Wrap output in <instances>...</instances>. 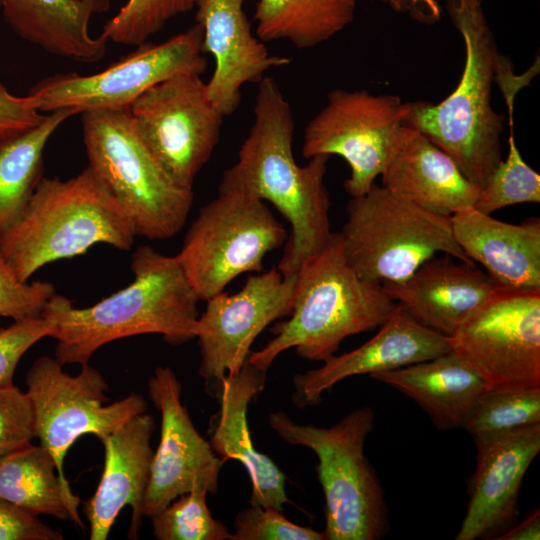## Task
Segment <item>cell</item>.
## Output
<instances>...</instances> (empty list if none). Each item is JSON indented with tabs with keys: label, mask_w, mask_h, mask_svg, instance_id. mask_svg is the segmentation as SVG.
Segmentation results:
<instances>
[{
	"label": "cell",
	"mask_w": 540,
	"mask_h": 540,
	"mask_svg": "<svg viewBox=\"0 0 540 540\" xmlns=\"http://www.w3.org/2000/svg\"><path fill=\"white\" fill-rule=\"evenodd\" d=\"M294 130L291 106L279 84L264 77L258 83L252 126L218 187L270 202L287 220L290 234L277 266L283 276L295 275L334 233L324 180L330 156L317 155L299 165L292 150Z\"/></svg>",
	"instance_id": "6da1fadb"
},
{
	"label": "cell",
	"mask_w": 540,
	"mask_h": 540,
	"mask_svg": "<svg viewBox=\"0 0 540 540\" xmlns=\"http://www.w3.org/2000/svg\"><path fill=\"white\" fill-rule=\"evenodd\" d=\"M133 281L86 308L54 294L42 316L54 322L55 358L62 364L89 363L92 355L114 340L161 334L173 346L196 338L199 317L195 291L175 256L148 245L131 258Z\"/></svg>",
	"instance_id": "7a4b0ae2"
},
{
	"label": "cell",
	"mask_w": 540,
	"mask_h": 540,
	"mask_svg": "<svg viewBox=\"0 0 540 540\" xmlns=\"http://www.w3.org/2000/svg\"><path fill=\"white\" fill-rule=\"evenodd\" d=\"M460 33L465 63L455 90L441 102H406L402 124L418 130L447 153L480 189L503 160L505 116L491 105L492 84L510 66L498 51L484 12V0H445Z\"/></svg>",
	"instance_id": "3957f363"
},
{
	"label": "cell",
	"mask_w": 540,
	"mask_h": 540,
	"mask_svg": "<svg viewBox=\"0 0 540 540\" xmlns=\"http://www.w3.org/2000/svg\"><path fill=\"white\" fill-rule=\"evenodd\" d=\"M396 303L382 284L362 278L348 263L339 232L295 274L289 318L274 325L273 338L247 361L267 372L284 351L326 361L348 336L380 327Z\"/></svg>",
	"instance_id": "277c9868"
},
{
	"label": "cell",
	"mask_w": 540,
	"mask_h": 540,
	"mask_svg": "<svg viewBox=\"0 0 540 540\" xmlns=\"http://www.w3.org/2000/svg\"><path fill=\"white\" fill-rule=\"evenodd\" d=\"M136 236L124 210L86 167L66 180L41 178L22 214L0 235V264L28 281L43 266L99 243L130 250Z\"/></svg>",
	"instance_id": "5b68a950"
},
{
	"label": "cell",
	"mask_w": 540,
	"mask_h": 540,
	"mask_svg": "<svg viewBox=\"0 0 540 540\" xmlns=\"http://www.w3.org/2000/svg\"><path fill=\"white\" fill-rule=\"evenodd\" d=\"M88 166L149 240L175 236L193 203V190L176 182L135 127L129 108L82 113Z\"/></svg>",
	"instance_id": "8992f818"
},
{
	"label": "cell",
	"mask_w": 540,
	"mask_h": 540,
	"mask_svg": "<svg viewBox=\"0 0 540 540\" xmlns=\"http://www.w3.org/2000/svg\"><path fill=\"white\" fill-rule=\"evenodd\" d=\"M374 419L368 406L354 409L327 428L296 423L280 411L268 415L270 428L281 440L307 447L317 456L326 540H377L388 531L384 490L364 454Z\"/></svg>",
	"instance_id": "52a82bcc"
},
{
	"label": "cell",
	"mask_w": 540,
	"mask_h": 540,
	"mask_svg": "<svg viewBox=\"0 0 540 540\" xmlns=\"http://www.w3.org/2000/svg\"><path fill=\"white\" fill-rule=\"evenodd\" d=\"M339 232L348 263L364 279L385 283L406 280L426 260L449 254L472 262L456 243L451 217L434 213L374 183L350 198Z\"/></svg>",
	"instance_id": "ba28073f"
},
{
	"label": "cell",
	"mask_w": 540,
	"mask_h": 540,
	"mask_svg": "<svg viewBox=\"0 0 540 540\" xmlns=\"http://www.w3.org/2000/svg\"><path fill=\"white\" fill-rule=\"evenodd\" d=\"M287 238L265 201L218 190L200 208L175 257L199 300L206 301L241 274L262 272L265 256Z\"/></svg>",
	"instance_id": "9c48e42d"
},
{
	"label": "cell",
	"mask_w": 540,
	"mask_h": 540,
	"mask_svg": "<svg viewBox=\"0 0 540 540\" xmlns=\"http://www.w3.org/2000/svg\"><path fill=\"white\" fill-rule=\"evenodd\" d=\"M203 28L195 23L161 43L144 42L106 69L90 74L60 73L43 78L28 92L40 112L69 109L76 114L122 109L151 87L179 74L202 75Z\"/></svg>",
	"instance_id": "30bf717a"
},
{
	"label": "cell",
	"mask_w": 540,
	"mask_h": 540,
	"mask_svg": "<svg viewBox=\"0 0 540 540\" xmlns=\"http://www.w3.org/2000/svg\"><path fill=\"white\" fill-rule=\"evenodd\" d=\"M26 384L37 438L53 457L64 483H69L63 469L65 455L81 435L101 439L147 408L144 397L136 392L103 405L108 400V385L89 363L81 365L79 374L70 375L55 357L41 356L27 372Z\"/></svg>",
	"instance_id": "8fae6325"
},
{
	"label": "cell",
	"mask_w": 540,
	"mask_h": 540,
	"mask_svg": "<svg viewBox=\"0 0 540 540\" xmlns=\"http://www.w3.org/2000/svg\"><path fill=\"white\" fill-rule=\"evenodd\" d=\"M449 340L489 391L540 386V290L496 287Z\"/></svg>",
	"instance_id": "7c38bea8"
},
{
	"label": "cell",
	"mask_w": 540,
	"mask_h": 540,
	"mask_svg": "<svg viewBox=\"0 0 540 540\" xmlns=\"http://www.w3.org/2000/svg\"><path fill=\"white\" fill-rule=\"evenodd\" d=\"M202 75L184 73L151 87L130 106L140 136L171 177L192 188L220 139L223 116Z\"/></svg>",
	"instance_id": "4fadbf2b"
},
{
	"label": "cell",
	"mask_w": 540,
	"mask_h": 540,
	"mask_svg": "<svg viewBox=\"0 0 540 540\" xmlns=\"http://www.w3.org/2000/svg\"><path fill=\"white\" fill-rule=\"evenodd\" d=\"M405 113L398 95L334 89L307 124L301 154L342 157L350 168L344 189L351 198L361 196L381 175Z\"/></svg>",
	"instance_id": "5bb4252c"
},
{
	"label": "cell",
	"mask_w": 540,
	"mask_h": 540,
	"mask_svg": "<svg viewBox=\"0 0 540 540\" xmlns=\"http://www.w3.org/2000/svg\"><path fill=\"white\" fill-rule=\"evenodd\" d=\"M294 286L295 275L283 276L271 268L250 275L235 293L223 291L206 300L196 324L199 375L206 393L219 398L226 375L241 370L257 336L273 321L290 315Z\"/></svg>",
	"instance_id": "9a60e30c"
},
{
	"label": "cell",
	"mask_w": 540,
	"mask_h": 540,
	"mask_svg": "<svg viewBox=\"0 0 540 540\" xmlns=\"http://www.w3.org/2000/svg\"><path fill=\"white\" fill-rule=\"evenodd\" d=\"M148 394L161 414L160 442L142 503V515L151 517L195 484L216 493L226 459L217 457L194 427L181 401L182 385L171 368L155 369L148 381Z\"/></svg>",
	"instance_id": "2e32d148"
},
{
	"label": "cell",
	"mask_w": 540,
	"mask_h": 540,
	"mask_svg": "<svg viewBox=\"0 0 540 540\" xmlns=\"http://www.w3.org/2000/svg\"><path fill=\"white\" fill-rule=\"evenodd\" d=\"M474 443L476 469L456 540L490 539L511 527L523 478L540 451V423Z\"/></svg>",
	"instance_id": "e0dca14e"
},
{
	"label": "cell",
	"mask_w": 540,
	"mask_h": 540,
	"mask_svg": "<svg viewBox=\"0 0 540 540\" xmlns=\"http://www.w3.org/2000/svg\"><path fill=\"white\" fill-rule=\"evenodd\" d=\"M449 337L413 319L399 304L378 333L360 347L331 356L319 368L293 377L292 401L299 408L317 405L322 393L351 376H370L426 361L451 351Z\"/></svg>",
	"instance_id": "ac0fdd59"
},
{
	"label": "cell",
	"mask_w": 540,
	"mask_h": 540,
	"mask_svg": "<svg viewBox=\"0 0 540 540\" xmlns=\"http://www.w3.org/2000/svg\"><path fill=\"white\" fill-rule=\"evenodd\" d=\"M244 0H197L196 23L203 28V53L215 60L206 94L223 117L232 115L241 102V87L258 84L272 68L291 59L271 55L251 28L243 10Z\"/></svg>",
	"instance_id": "d6986e66"
},
{
	"label": "cell",
	"mask_w": 540,
	"mask_h": 540,
	"mask_svg": "<svg viewBox=\"0 0 540 540\" xmlns=\"http://www.w3.org/2000/svg\"><path fill=\"white\" fill-rule=\"evenodd\" d=\"M154 430V418L143 412L100 439L105 452L104 469L94 495L84 504L91 540L107 539L117 516L127 505L132 509L128 537L138 538L154 455Z\"/></svg>",
	"instance_id": "ffe728a7"
},
{
	"label": "cell",
	"mask_w": 540,
	"mask_h": 540,
	"mask_svg": "<svg viewBox=\"0 0 540 540\" xmlns=\"http://www.w3.org/2000/svg\"><path fill=\"white\" fill-rule=\"evenodd\" d=\"M417 322L444 336L478 310L496 287L484 270L449 254L422 263L406 280L382 284Z\"/></svg>",
	"instance_id": "44dd1931"
},
{
	"label": "cell",
	"mask_w": 540,
	"mask_h": 540,
	"mask_svg": "<svg viewBox=\"0 0 540 540\" xmlns=\"http://www.w3.org/2000/svg\"><path fill=\"white\" fill-rule=\"evenodd\" d=\"M382 186L443 216L475 207L480 188L418 130L401 124L381 172Z\"/></svg>",
	"instance_id": "7402d4cb"
},
{
	"label": "cell",
	"mask_w": 540,
	"mask_h": 540,
	"mask_svg": "<svg viewBox=\"0 0 540 540\" xmlns=\"http://www.w3.org/2000/svg\"><path fill=\"white\" fill-rule=\"evenodd\" d=\"M456 243L497 288L540 290V219L507 223L474 208L451 216Z\"/></svg>",
	"instance_id": "603a6c76"
},
{
	"label": "cell",
	"mask_w": 540,
	"mask_h": 540,
	"mask_svg": "<svg viewBox=\"0 0 540 540\" xmlns=\"http://www.w3.org/2000/svg\"><path fill=\"white\" fill-rule=\"evenodd\" d=\"M265 380L266 372L248 361L238 373L226 375L209 443L216 454L238 460L246 468L252 484L250 505L282 511L289 502L286 477L268 456L255 449L247 420L248 406L263 391Z\"/></svg>",
	"instance_id": "cb8c5ba5"
},
{
	"label": "cell",
	"mask_w": 540,
	"mask_h": 540,
	"mask_svg": "<svg viewBox=\"0 0 540 540\" xmlns=\"http://www.w3.org/2000/svg\"><path fill=\"white\" fill-rule=\"evenodd\" d=\"M110 0H0L5 21L24 40L44 51L79 62L100 60L108 41L89 31L92 17Z\"/></svg>",
	"instance_id": "d4e9b609"
},
{
	"label": "cell",
	"mask_w": 540,
	"mask_h": 540,
	"mask_svg": "<svg viewBox=\"0 0 540 540\" xmlns=\"http://www.w3.org/2000/svg\"><path fill=\"white\" fill-rule=\"evenodd\" d=\"M370 377L413 399L440 429L462 427L489 391L478 372L453 350Z\"/></svg>",
	"instance_id": "484cf974"
},
{
	"label": "cell",
	"mask_w": 540,
	"mask_h": 540,
	"mask_svg": "<svg viewBox=\"0 0 540 540\" xmlns=\"http://www.w3.org/2000/svg\"><path fill=\"white\" fill-rule=\"evenodd\" d=\"M0 499L83 528L80 498L61 480L53 457L41 445L31 443L0 457Z\"/></svg>",
	"instance_id": "4316f807"
},
{
	"label": "cell",
	"mask_w": 540,
	"mask_h": 540,
	"mask_svg": "<svg viewBox=\"0 0 540 540\" xmlns=\"http://www.w3.org/2000/svg\"><path fill=\"white\" fill-rule=\"evenodd\" d=\"M358 0H258L253 20L262 41L288 40L298 49L320 45L355 17Z\"/></svg>",
	"instance_id": "83f0119b"
},
{
	"label": "cell",
	"mask_w": 540,
	"mask_h": 540,
	"mask_svg": "<svg viewBox=\"0 0 540 540\" xmlns=\"http://www.w3.org/2000/svg\"><path fill=\"white\" fill-rule=\"evenodd\" d=\"M74 115L69 109L50 112L33 128L0 141V235L22 214L41 180L49 139Z\"/></svg>",
	"instance_id": "f1b7e54d"
},
{
	"label": "cell",
	"mask_w": 540,
	"mask_h": 540,
	"mask_svg": "<svg viewBox=\"0 0 540 540\" xmlns=\"http://www.w3.org/2000/svg\"><path fill=\"white\" fill-rule=\"evenodd\" d=\"M540 423V386L488 391L466 417L474 439L487 438Z\"/></svg>",
	"instance_id": "f546056e"
},
{
	"label": "cell",
	"mask_w": 540,
	"mask_h": 540,
	"mask_svg": "<svg viewBox=\"0 0 540 540\" xmlns=\"http://www.w3.org/2000/svg\"><path fill=\"white\" fill-rule=\"evenodd\" d=\"M508 154L483 188L474 209L491 215L493 212L520 203L540 202V175L522 158L515 143L513 111H508Z\"/></svg>",
	"instance_id": "4dcf8cb0"
},
{
	"label": "cell",
	"mask_w": 540,
	"mask_h": 540,
	"mask_svg": "<svg viewBox=\"0 0 540 540\" xmlns=\"http://www.w3.org/2000/svg\"><path fill=\"white\" fill-rule=\"evenodd\" d=\"M206 486L192 489L151 516L153 533L159 540H230L231 532L213 518L206 501Z\"/></svg>",
	"instance_id": "1f68e13d"
},
{
	"label": "cell",
	"mask_w": 540,
	"mask_h": 540,
	"mask_svg": "<svg viewBox=\"0 0 540 540\" xmlns=\"http://www.w3.org/2000/svg\"><path fill=\"white\" fill-rule=\"evenodd\" d=\"M197 0H126L103 26L108 42L139 45L159 32L174 17L195 8Z\"/></svg>",
	"instance_id": "d6a6232c"
},
{
	"label": "cell",
	"mask_w": 540,
	"mask_h": 540,
	"mask_svg": "<svg viewBox=\"0 0 540 540\" xmlns=\"http://www.w3.org/2000/svg\"><path fill=\"white\" fill-rule=\"evenodd\" d=\"M230 540H325V535L292 523L275 507L251 505L236 515Z\"/></svg>",
	"instance_id": "836d02e7"
},
{
	"label": "cell",
	"mask_w": 540,
	"mask_h": 540,
	"mask_svg": "<svg viewBox=\"0 0 540 540\" xmlns=\"http://www.w3.org/2000/svg\"><path fill=\"white\" fill-rule=\"evenodd\" d=\"M37 438L32 400L14 384L0 386V457Z\"/></svg>",
	"instance_id": "e575fe53"
},
{
	"label": "cell",
	"mask_w": 540,
	"mask_h": 540,
	"mask_svg": "<svg viewBox=\"0 0 540 540\" xmlns=\"http://www.w3.org/2000/svg\"><path fill=\"white\" fill-rule=\"evenodd\" d=\"M55 287L45 281H21L0 264V318L14 321L42 316Z\"/></svg>",
	"instance_id": "d590c367"
},
{
	"label": "cell",
	"mask_w": 540,
	"mask_h": 540,
	"mask_svg": "<svg viewBox=\"0 0 540 540\" xmlns=\"http://www.w3.org/2000/svg\"><path fill=\"white\" fill-rule=\"evenodd\" d=\"M53 328L54 322L45 316L17 320L0 328V386L13 384L22 356L39 340L51 336Z\"/></svg>",
	"instance_id": "8d00e7d4"
},
{
	"label": "cell",
	"mask_w": 540,
	"mask_h": 540,
	"mask_svg": "<svg viewBox=\"0 0 540 540\" xmlns=\"http://www.w3.org/2000/svg\"><path fill=\"white\" fill-rule=\"evenodd\" d=\"M38 515L0 499V540H62Z\"/></svg>",
	"instance_id": "74e56055"
},
{
	"label": "cell",
	"mask_w": 540,
	"mask_h": 540,
	"mask_svg": "<svg viewBox=\"0 0 540 540\" xmlns=\"http://www.w3.org/2000/svg\"><path fill=\"white\" fill-rule=\"evenodd\" d=\"M44 117L28 95H13L0 80V141L33 128Z\"/></svg>",
	"instance_id": "f35d334b"
},
{
	"label": "cell",
	"mask_w": 540,
	"mask_h": 540,
	"mask_svg": "<svg viewBox=\"0 0 540 540\" xmlns=\"http://www.w3.org/2000/svg\"><path fill=\"white\" fill-rule=\"evenodd\" d=\"M397 12H408L420 22L432 24L440 19L441 8L436 0H379Z\"/></svg>",
	"instance_id": "ab89813d"
},
{
	"label": "cell",
	"mask_w": 540,
	"mask_h": 540,
	"mask_svg": "<svg viewBox=\"0 0 540 540\" xmlns=\"http://www.w3.org/2000/svg\"><path fill=\"white\" fill-rule=\"evenodd\" d=\"M540 538V512L537 508L522 522L510 527L495 539L497 540H538Z\"/></svg>",
	"instance_id": "60d3db41"
}]
</instances>
